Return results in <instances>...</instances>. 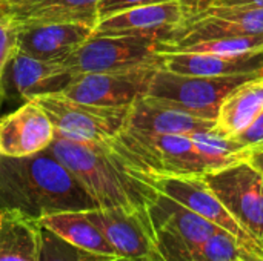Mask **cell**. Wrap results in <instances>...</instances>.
Wrapping results in <instances>:
<instances>
[{
	"mask_svg": "<svg viewBox=\"0 0 263 261\" xmlns=\"http://www.w3.org/2000/svg\"><path fill=\"white\" fill-rule=\"evenodd\" d=\"M48 149L74 174L99 208L146 211L159 194L154 182L139 171L117 137L103 143L54 137Z\"/></svg>",
	"mask_w": 263,
	"mask_h": 261,
	"instance_id": "obj_1",
	"label": "cell"
},
{
	"mask_svg": "<svg viewBox=\"0 0 263 261\" xmlns=\"http://www.w3.org/2000/svg\"><path fill=\"white\" fill-rule=\"evenodd\" d=\"M99 208L74 174L49 151L28 157L0 155V209L35 220L68 211Z\"/></svg>",
	"mask_w": 263,
	"mask_h": 261,
	"instance_id": "obj_2",
	"label": "cell"
},
{
	"mask_svg": "<svg viewBox=\"0 0 263 261\" xmlns=\"http://www.w3.org/2000/svg\"><path fill=\"white\" fill-rule=\"evenodd\" d=\"M168 46L136 35H91L62 62L76 75L162 66Z\"/></svg>",
	"mask_w": 263,
	"mask_h": 261,
	"instance_id": "obj_3",
	"label": "cell"
},
{
	"mask_svg": "<svg viewBox=\"0 0 263 261\" xmlns=\"http://www.w3.org/2000/svg\"><path fill=\"white\" fill-rule=\"evenodd\" d=\"M49 115L54 137L72 142H111L125 128L128 108H105L82 103L65 94H48L32 98Z\"/></svg>",
	"mask_w": 263,
	"mask_h": 261,
	"instance_id": "obj_4",
	"label": "cell"
},
{
	"mask_svg": "<svg viewBox=\"0 0 263 261\" xmlns=\"http://www.w3.org/2000/svg\"><path fill=\"white\" fill-rule=\"evenodd\" d=\"M146 211L156 248L163 261H190L193 251L220 229L162 192Z\"/></svg>",
	"mask_w": 263,
	"mask_h": 261,
	"instance_id": "obj_5",
	"label": "cell"
},
{
	"mask_svg": "<svg viewBox=\"0 0 263 261\" xmlns=\"http://www.w3.org/2000/svg\"><path fill=\"white\" fill-rule=\"evenodd\" d=\"M257 75L262 74L225 77L183 75L160 66L153 77L148 94L176 103L199 117L216 122L225 97L233 89Z\"/></svg>",
	"mask_w": 263,
	"mask_h": 261,
	"instance_id": "obj_6",
	"label": "cell"
},
{
	"mask_svg": "<svg viewBox=\"0 0 263 261\" xmlns=\"http://www.w3.org/2000/svg\"><path fill=\"white\" fill-rule=\"evenodd\" d=\"M205 182L239 225L263 245V175L248 162L211 171Z\"/></svg>",
	"mask_w": 263,
	"mask_h": 261,
	"instance_id": "obj_7",
	"label": "cell"
},
{
	"mask_svg": "<svg viewBox=\"0 0 263 261\" xmlns=\"http://www.w3.org/2000/svg\"><path fill=\"white\" fill-rule=\"evenodd\" d=\"M197 9L179 2L136 6L100 18L94 26L92 35H136L171 46Z\"/></svg>",
	"mask_w": 263,
	"mask_h": 261,
	"instance_id": "obj_8",
	"label": "cell"
},
{
	"mask_svg": "<svg viewBox=\"0 0 263 261\" xmlns=\"http://www.w3.org/2000/svg\"><path fill=\"white\" fill-rule=\"evenodd\" d=\"M159 192L168 195L217 228L236 237L250 252L263 258V245L250 235L211 191L203 175H159L154 178Z\"/></svg>",
	"mask_w": 263,
	"mask_h": 261,
	"instance_id": "obj_9",
	"label": "cell"
},
{
	"mask_svg": "<svg viewBox=\"0 0 263 261\" xmlns=\"http://www.w3.org/2000/svg\"><path fill=\"white\" fill-rule=\"evenodd\" d=\"M76 77L63 62L34 58L17 49L0 78V92L20 106L39 95L62 94Z\"/></svg>",
	"mask_w": 263,
	"mask_h": 261,
	"instance_id": "obj_10",
	"label": "cell"
},
{
	"mask_svg": "<svg viewBox=\"0 0 263 261\" xmlns=\"http://www.w3.org/2000/svg\"><path fill=\"white\" fill-rule=\"evenodd\" d=\"M160 66H145L116 72H91L77 75L62 92L66 97L105 108H129L148 94L153 77Z\"/></svg>",
	"mask_w": 263,
	"mask_h": 261,
	"instance_id": "obj_11",
	"label": "cell"
},
{
	"mask_svg": "<svg viewBox=\"0 0 263 261\" xmlns=\"http://www.w3.org/2000/svg\"><path fill=\"white\" fill-rule=\"evenodd\" d=\"M85 214L119 257L131 261H163L154 243L148 211L96 208Z\"/></svg>",
	"mask_w": 263,
	"mask_h": 261,
	"instance_id": "obj_12",
	"label": "cell"
},
{
	"mask_svg": "<svg viewBox=\"0 0 263 261\" xmlns=\"http://www.w3.org/2000/svg\"><path fill=\"white\" fill-rule=\"evenodd\" d=\"M243 35H263V8L210 3L191 15L177 42L168 49L205 40Z\"/></svg>",
	"mask_w": 263,
	"mask_h": 261,
	"instance_id": "obj_13",
	"label": "cell"
},
{
	"mask_svg": "<svg viewBox=\"0 0 263 261\" xmlns=\"http://www.w3.org/2000/svg\"><path fill=\"white\" fill-rule=\"evenodd\" d=\"M54 140V125L43 108L25 102L0 118V155L28 157L46 151Z\"/></svg>",
	"mask_w": 263,
	"mask_h": 261,
	"instance_id": "obj_14",
	"label": "cell"
},
{
	"mask_svg": "<svg viewBox=\"0 0 263 261\" xmlns=\"http://www.w3.org/2000/svg\"><path fill=\"white\" fill-rule=\"evenodd\" d=\"M94 32L79 22H46L18 26L17 49L40 60H65Z\"/></svg>",
	"mask_w": 263,
	"mask_h": 261,
	"instance_id": "obj_15",
	"label": "cell"
},
{
	"mask_svg": "<svg viewBox=\"0 0 263 261\" xmlns=\"http://www.w3.org/2000/svg\"><path fill=\"white\" fill-rule=\"evenodd\" d=\"M214 123L216 122L199 117L176 103L146 94L128 108L125 126L151 134L190 135L197 131L211 129Z\"/></svg>",
	"mask_w": 263,
	"mask_h": 261,
	"instance_id": "obj_16",
	"label": "cell"
},
{
	"mask_svg": "<svg viewBox=\"0 0 263 261\" xmlns=\"http://www.w3.org/2000/svg\"><path fill=\"white\" fill-rule=\"evenodd\" d=\"M103 0H8L0 9L15 26L46 22H79L96 26Z\"/></svg>",
	"mask_w": 263,
	"mask_h": 261,
	"instance_id": "obj_17",
	"label": "cell"
},
{
	"mask_svg": "<svg viewBox=\"0 0 263 261\" xmlns=\"http://www.w3.org/2000/svg\"><path fill=\"white\" fill-rule=\"evenodd\" d=\"M162 66L176 74L203 77L263 74V52L240 57H225L206 52L165 51Z\"/></svg>",
	"mask_w": 263,
	"mask_h": 261,
	"instance_id": "obj_18",
	"label": "cell"
},
{
	"mask_svg": "<svg viewBox=\"0 0 263 261\" xmlns=\"http://www.w3.org/2000/svg\"><path fill=\"white\" fill-rule=\"evenodd\" d=\"M42 226L39 220L0 209V261H40Z\"/></svg>",
	"mask_w": 263,
	"mask_h": 261,
	"instance_id": "obj_19",
	"label": "cell"
},
{
	"mask_svg": "<svg viewBox=\"0 0 263 261\" xmlns=\"http://www.w3.org/2000/svg\"><path fill=\"white\" fill-rule=\"evenodd\" d=\"M263 111V74L233 89L220 105L214 129L236 138Z\"/></svg>",
	"mask_w": 263,
	"mask_h": 261,
	"instance_id": "obj_20",
	"label": "cell"
},
{
	"mask_svg": "<svg viewBox=\"0 0 263 261\" xmlns=\"http://www.w3.org/2000/svg\"><path fill=\"white\" fill-rule=\"evenodd\" d=\"M42 228L54 232L72 246L97 252L117 255L97 226L86 217L85 211H68L45 215L39 220Z\"/></svg>",
	"mask_w": 263,
	"mask_h": 261,
	"instance_id": "obj_21",
	"label": "cell"
},
{
	"mask_svg": "<svg viewBox=\"0 0 263 261\" xmlns=\"http://www.w3.org/2000/svg\"><path fill=\"white\" fill-rule=\"evenodd\" d=\"M196 145L197 151L206 160L211 171H217L248 158L250 149L245 148L237 138L227 137L214 128L197 131L188 135Z\"/></svg>",
	"mask_w": 263,
	"mask_h": 261,
	"instance_id": "obj_22",
	"label": "cell"
},
{
	"mask_svg": "<svg viewBox=\"0 0 263 261\" xmlns=\"http://www.w3.org/2000/svg\"><path fill=\"white\" fill-rule=\"evenodd\" d=\"M168 51H185V52H206L225 57H240L256 52H263V35H243V37H225L205 40Z\"/></svg>",
	"mask_w": 263,
	"mask_h": 261,
	"instance_id": "obj_23",
	"label": "cell"
},
{
	"mask_svg": "<svg viewBox=\"0 0 263 261\" xmlns=\"http://www.w3.org/2000/svg\"><path fill=\"white\" fill-rule=\"evenodd\" d=\"M120 258L119 255L97 254L72 246L54 232L42 228L40 261H119Z\"/></svg>",
	"mask_w": 263,
	"mask_h": 261,
	"instance_id": "obj_24",
	"label": "cell"
},
{
	"mask_svg": "<svg viewBox=\"0 0 263 261\" xmlns=\"http://www.w3.org/2000/svg\"><path fill=\"white\" fill-rule=\"evenodd\" d=\"M171 2H179V3H185V5H191L194 8H205L208 6L213 0H103L99 5L97 14H99V20L105 18L108 15L136 8V6H145V5H159V3H171Z\"/></svg>",
	"mask_w": 263,
	"mask_h": 261,
	"instance_id": "obj_25",
	"label": "cell"
},
{
	"mask_svg": "<svg viewBox=\"0 0 263 261\" xmlns=\"http://www.w3.org/2000/svg\"><path fill=\"white\" fill-rule=\"evenodd\" d=\"M17 32L18 26H15V23L0 11V78L8 62L17 51Z\"/></svg>",
	"mask_w": 263,
	"mask_h": 261,
	"instance_id": "obj_26",
	"label": "cell"
},
{
	"mask_svg": "<svg viewBox=\"0 0 263 261\" xmlns=\"http://www.w3.org/2000/svg\"><path fill=\"white\" fill-rule=\"evenodd\" d=\"M245 148L251 149L263 143V111L256 117V120L236 137Z\"/></svg>",
	"mask_w": 263,
	"mask_h": 261,
	"instance_id": "obj_27",
	"label": "cell"
},
{
	"mask_svg": "<svg viewBox=\"0 0 263 261\" xmlns=\"http://www.w3.org/2000/svg\"><path fill=\"white\" fill-rule=\"evenodd\" d=\"M260 174L263 175V145L262 146H256L250 149L248 158H247Z\"/></svg>",
	"mask_w": 263,
	"mask_h": 261,
	"instance_id": "obj_28",
	"label": "cell"
},
{
	"mask_svg": "<svg viewBox=\"0 0 263 261\" xmlns=\"http://www.w3.org/2000/svg\"><path fill=\"white\" fill-rule=\"evenodd\" d=\"M211 3H216V5H248V6L263 8V0H213Z\"/></svg>",
	"mask_w": 263,
	"mask_h": 261,
	"instance_id": "obj_29",
	"label": "cell"
},
{
	"mask_svg": "<svg viewBox=\"0 0 263 261\" xmlns=\"http://www.w3.org/2000/svg\"><path fill=\"white\" fill-rule=\"evenodd\" d=\"M6 3H8V0H0V9H2Z\"/></svg>",
	"mask_w": 263,
	"mask_h": 261,
	"instance_id": "obj_30",
	"label": "cell"
},
{
	"mask_svg": "<svg viewBox=\"0 0 263 261\" xmlns=\"http://www.w3.org/2000/svg\"><path fill=\"white\" fill-rule=\"evenodd\" d=\"M3 100H5V98H3V94L0 92V106H2V102H3Z\"/></svg>",
	"mask_w": 263,
	"mask_h": 261,
	"instance_id": "obj_31",
	"label": "cell"
},
{
	"mask_svg": "<svg viewBox=\"0 0 263 261\" xmlns=\"http://www.w3.org/2000/svg\"><path fill=\"white\" fill-rule=\"evenodd\" d=\"M119 261H131V260H126V258H120Z\"/></svg>",
	"mask_w": 263,
	"mask_h": 261,
	"instance_id": "obj_32",
	"label": "cell"
},
{
	"mask_svg": "<svg viewBox=\"0 0 263 261\" xmlns=\"http://www.w3.org/2000/svg\"><path fill=\"white\" fill-rule=\"evenodd\" d=\"M262 145H263V143H262ZM262 145H259V146H262Z\"/></svg>",
	"mask_w": 263,
	"mask_h": 261,
	"instance_id": "obj_33",
	"label": "cell"
}]
</instances>
